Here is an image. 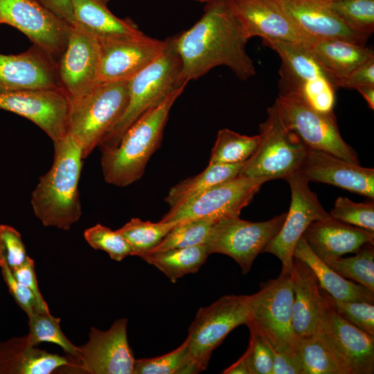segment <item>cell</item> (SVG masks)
<instances>
[{
	"label": "cell",
	"mask_w": 374,
	"mask_h": 374,
	"mask_svg": "<svg viewBox=\"0 0 374 374\" xmlns=\"http://www.w3.org/2000/svg\"><path fill=\"white\" fill-rule=\"evenodd\" d=\"M181 62V77L188 82L212 69L224 66L242 80L256 73L246 45L249 39L226 0L207 3L201 18L174 36Z\"/></svg>",
	"instance_id": "6da1fadb"
},
{
	"label": "cell",
	"mask_w": 374,
	"mask_h": 374,
	"mask_svg": "<svg viewBox=\"0 0 374 374\" xmlns=\"http://www.w3.org/2000/svg\"><path fill=\"white\" fill-rule=\"evenodd\" d=\"M53 145L52 166L39 177L30 204L44 226L69 230L82 215L78 183L84 159L80 145L69 132Z\"/></svg>",
	"instance_id": "7a4b0ae2"
},
{
	"label": "cell",
	"mask_w": 374,
	"mask_h": 374,
	"mask_svg": "<svg viewBox=\"0 0 374 374\" xmlns=\"http://www.w3.org/2000/svg\"><path fill=\"white\" fill-rule=\"evenodd\" d=\"M186 87L143 114L116 148L100 150L102 172L107 184L126 187L142 177L151 156L161 145L170 109Z\"/></svg>",
	"instance_id": "3957f363"
},
{
	"label": "cell",
	"mask_w": 374,
	"mask_h": 374,
	"mask_svg": "<svg viewBox=\"0 0 374 374\" xmlns=\"http://www.w3.org/2000/svg\"><path fill=\"white\" fill-rule=\"evenodd\" d=\"M162 53L127 82L126 108L98 147L100 150L116 148L127 130L145 112L157 106L177 89L186 86L181 77V62L174 37L165 39Z\"/></svg>",
	"instance_id": "277c9868"
},
{
	"label": "cell",
	"mask_w": 374,
	"mask_h": 374,
	"mask_svg": "<svg viewBox=\"0 0 374 374\" xmlns=\"http://www.w3.org/2000/svg\"><path fill=\"white\" fill-rule=\"evenodd\" d=\"M128 81L101 83L69 101L68 132L80 145L86 159L124 112Z\"/></svg>",
	"instance_id": "5b68a950"
},
{
	"label": "cell",
	"mask_w": 374,
	"mask_h": 374,
	"mask_svg": "<svg viewBox=\"0 0 374 374\" xmlns=\"http://www.w3.org/2000/svg\"><path fill=\"white\" fill-rule=\"evenodd\" d=\"M259 143L238 176L285 179L298 172L309 148L283 121L274 103L259 125Z\"/></svg>",
	"instance_id": "8992f818"
},
{
	"label": "cell",
	"mask_w": 374,
	"mask_h": 374,
	"mask_svg": "<svg viewBox=\"0 0 374 374\" xmlns=\"http://www.w3.org/2000/svg\"><path fill=\"white\" fill-rule=\"evenodd\" d=\"M293 283L290 273H281L260 284L259 290L247 295L249 320L269 343L281 353L297 357L292 327Z\"/></svg>",
	"instance_id": "52a82bcc"
},
{
	"label": "cell",
	"mask_w": 374,
	"mask_h": 374,
	"mask_svg": "<svg viewBox=\"0 0 374 374\" xmlns=\"http://www.w3.org/2000/svg\"><path fill=\"white\" fill-rule=\"evenodd\" d=\"M249 319L247 295H225L199 308L186 339L191 373L206 370L213 350L229 332Z\"/></svg>",
	"instance_id": "ba28073f"
},
{
	"label": "cell",
	"mask_w": 374,
	"mask_h": 374,
	"mask_svg": "<svg viewBox=\"0 0 374 374\" xmlns=\"http://www.w3.org/2000/svg\"><path fill=\"white\" fill-rule=\"evenodd\" d=\"M286 215L287 213H283L258 222L242 220L239 216L217 220L206 243L210 255H226L240 265L243 274H247L257 256L278 233Z\"/></svg>",
	"instance_id": "9c48e42d"
},
{
	"label": "cell",
	"mask_w": 374,
	"mask_h": 374,
	"mask_svg": "<svg viewBox=\"0 0 374 374\" xmlns=\"http://www.w3.org/2000/svg\"><path fill=\"white\" fill-rule=\"evenodd\" d=\"M275 103L285 125L309 148L359 164L356 151L340 134L334 112L321 113L293 97L280 94Z\"/></svg>",
	"instance_id": "30bf717a"
},
{
	"label": "cell",
	"mask_w": 374,
	"mask_h": 374,
	"mask_svg": "<svg viewBox=\"0 0 374 374\" xmlns=\"http://www.w3.org/2000/svg\"><path fill=\"white\" fill-rule=\"evenodd\" d=\"M268 181L269 179L266 177L238 176L170 208L161 221L181 222L199 218L218 220L240 216L242 209L251 202L262 184Z\"/></svg>",
	"instance_id": "8fae6325"
},
{
	"label": "cell",
	"mask_w": 374,
	"mask_h": 374,
	"mask_svg": "<svg viewBox=\"0 0 374 374\" xmlns=\"http://www.w3.org/2000/svg\"><path fill=\"white\" fill-rule=\"evenodd\" d=\"M285 180L291 189L290 209L281 229L262 253H271L280 260L281 273H291L295 247L307 227L314 221L331 216L321 206L317 194L309 188V181L299 172Z\"/></svg>",
	"instance_id": "7c38bea8"
},
{
	"label": "cell",
	"mask_w": 374,
	"mask_h": 374,
	"mask_svg": "<svg viewBox=\"0 0 374 374\" xmlns=\"http://www.w3.org/2000/svg\"><path fill=\"white\" fill-rule=\"evenodd\" d=\"M23 33L57 62L68 42L71 25L37 0H0V24Z\"/></svg>",
	"instance_id": "4fadbf2b"
},
{
	"label": "cell",
	"mask_w": 374,
	"mask_h": 374,
	"mask_svg": "<svg viewBox=\"0 0 374 374\" xmlns=\"http://www.w3.org/2000/svg\"><path fill=\"white\" fill-rule=\"evenodd\" d=\"M99 41L98 84L128 81L155 60L166 44L143 33Z\"/></svg>",
	"instance_id": "5bb4252c"
},
{
	"label": "cell",
	"mask_w": 374,
	"mask_h": 374,
	"mask_svg": "<svg viewBox=\"0 0 374 374\" xmlns=\"http://www.w3.org/2000/svg\"><path fill=\"white\" fill-rule=\"evenodd\" d=\"M99 60V39L82 26L73 23L66 46L58 60L60 87L69 101L98 84Z\"/></svg>",
	"instance_id": "9a60e30c"
},
{
	"label": "cell",
	"mask_w": 374,
	"mask_h": 374,
	"mask_svg": "<svg viewBox=\"0 0 374 374\" xmlns=\"http://www.w3.org/2000/svg\"><path fill=\"white\" fill-rule=\"evenodd\" d=\"M0 109L32 121L53 143L68 133L69 100L60 88L0 93Z\"/></svg>",
	"instance_id": "2e32d148"
},
{
	"label": "cell",
	"mask_w": 374,
	"mask_h": 374,
	"mask_svg": "<svg viewBox=\"0 0 374 374\" xmlns=\"http://www.w3.org/2000/svg\"><path fill=\"white\" fill-rule=\"evenodd\" d=\"M127 324V319L122 318L105 331L91 327L88 341L80 347L78 367L90 374H133L135 359Z\"/></svg>",
	"instance_id": "e0dca14e"
},
{
	"label": "cell",
	"mask_w": 374,
	"mask_h": 374,
	"mask_svg": "<svg viewBox=\"0 0 374 374\" xmlns=\"http://www.w3.org/2000/svg\"><path fill=\"white\" fill-rule=\"evenodd\" d=\"M250 39H275L308 46L314 38L303 33L276 0H226Z\"/></svg>",
	"instance_id": "ac0fdd59"
},
{
	"label": "cell",
	"mask_w": 374,
	"mask_h": 374,
	"mask_svg": "<svg viewBox=\"0 0 374 374\" xmlns=\"http://www.w3.org/2000/svg\"><path fill=\"white\" fill-rule=\"evenodd\" d=\"M59 88L58 62L37 46L15 55L0 53V93Z\"/></svg>",
	"instance_id": "d6986e66"
},
{
	"label": "cell",
	"mask_w": 374,
	"mask_h": 374,
	"mask_svg": "<svg viewBox=\"0 0 374 374\" xmlns=\"http://www.w3.org/2000/svg\"><path fill=\"white\" fill-rule=\"evenodd\" d=\"M298 172L309 182L335 186L374 198V169L361 166L328 152L309 148Z\"/></svg>",
	"instance_id": "ffe728a7"
},
{
	"label": "cell",
	"mask_w": 374,
	"mask_h": 374,
	"mask_svg": "<svg viewBox=\"0 0 374 374\" xmlns=\"http://www.w3.org/2000/svg\"><path fill=\"white\" fill-rule=\"evenodd\" d=\"M325 308L320 330L346 361L353 374L374 373V335L344 320L321 288Z\"/></svg>",
	"instance_id": "44dd1931"
},
{
	"label": "cell",
	"mask_w": 374,
	"mask_h": 374,
	"mask_svg": "<svg viewBox=\"0 0 374 374\" xmlns=\"http://www.w3.org/2000/svg\"><path fill=\"white\" fill-rule=\"evenodd\" d=\"M298 28L311 38L332 39L365 46L368 36L340 18L323 0H276Z\"/></svg>",
	"instance_id": "7402d4cb"
},
{
	"label": "cell",
	"mask_w": 374,
	"mask_h": 374,
	"mask_svg": "<svg viewBox=\"0 0 374 374\" xmlns=\"http://www.w3.org/2000/svg\"><path fill=\"white\" fill-rule=\"evenodd\" d=\"M302 237L314 254L324 262L346 253H355L366 244H374V232L332 217L312 222Z\"/></svg>",
	"instance_id": "603a6c76"
},
{
	"label": "cell",
	"mask_w": 374,
	"mask_h": 374,
	"mask_svg": "<svg viewBox=\"0 0 374 374\" xmlns=\"http://www.w3.org/2000/svg\"><path fill=\"white\" fill-rule=\"evenodd\" d=\"M290 274L294 290L293 330L297 339H305L320 328L324 299L317 278L307 264L294 257Z\"/></svg>",
	"instance_id": "cb8c5ba5"
},
{
	"label": "cell",
	"mask_w": 374,
	"mask_h": 374,
	"mask_svg": "<svg viewBox=\"0 0 374 374\" xmlns=\"http://www.w3.org/2000/svg\"><path fill=\"white\" fill-rule=\"evenodd\" d=\"M262 42L282 61L279 94L293 95L308 84L328 78L308 46L275 39H262Z\"/></svg>",
	"instance_id": "d4e9b609"
},
{
	"label": "cell",
	"mask_w": 374,
	"mask_h": 374,
	"mask_svg": "<svg viewBox=\"0 0 374 374\" xmlns=\"http://www.w3.org/2000/svg\"><path fill=\"white\" fill-rule=\"evenodd\" d=\"M74 366L66 357L29 346L26 336L0 342V374H49Z\"/></svg>",
	"instance_id": "484cf974"
},
{
	"label": "cell",
	"mask_w": 374,
	"mask_h": 374,
	"mask_svg": "<svg viewBox=\"0 0 374 374\" xmlns=\"http://www.w3.org/2000/svg\"><path fill=\"white\" fill-rule=\"evenodd\" d=\"M308 47L336 88L357 68L374 57L373 50L365 46L339 39L314 38Z\"/></svg>",
	"instance_id": "4316f807"
},
{
	"label": "cell",
	"mask_w": 374,
	"mask_h": 374,
	"mask_svg": "<svg viewBox=\"0 0 374 374\" xmlns=\"http://www.w3.org/2000/svg\"><path fill=\"white\" fill-rule=\"evenodd\" d=\"M110 0H71L74 23L99 39L143 33L130 19L116 17L109 8Z\"/></svg>",
	"instance_id": "83f0119b"
},
{
	"label": "cell",
	"mask_w": 374,
	"mask_h": 374,
	"mask_svg": "<svg viewBox=\"0 0 374 374\" xmlns=\"http://www.w3.org/2000/svg\"><path fill=\"white\" fill-rule=\"evenodd\" d=\"M293 255L312 269L320 287L334 299L374 304V292L338 274L314 254L303 237L298 241Z\"/></svg>",
	"instance_id": "f1b7e54d"
},
{
	"label": "cell",
	"mask_w": 374,
	"mask_h": 374,
	"mask_svg": "<svg viewBox=\"0 0 374 374\" xmlns=\"http://www.w3.org/2000/svg\"><path fill=\"white\" fill-rule=\"evenodd\" d=\"M296 355L303 374H353L320 329L312 337L298 339Z\"/></svg>",
	"instance_id": "f546056e"
},
{
	"label": "cell",
	"mask_w": 374,
	"mask_h": 374,
	"mask_svg": "<svg viewBox=\"0 0 374 374\" xmlns=\"http://www.w3.org/2000/svg\"><path fill=\"white\" fill-rule=\"evenodd\" d=\"M210 255L206 244L148 252L141 258L175 283L184 275L198 271Z\"/></svg>",
	"instance_id": "4dcf8cb0"
},
{
	"label": "cell",
	"mask_w": 374,
	"mask_h": 374,
	"mask_svg": "<svg viewBox=\"0 0 374 374\" xmlns=\"http://www.w3.org/2000/svg\"><path fill=\"white\" fill-rule=\"evenodd\" d=\"M244 163L208 164L197 175L188 177L172 186L165 201L170 208L181 204L215 185L238 177Z\"/></svg>",
	"instance_id": "1f68e13d"
},
{
	"label": "cell",
	"mask_w": 374,
	"mask_h": 374,
	"mask_svg": "<svg viewBox=\"0 0 374 374\" xmlns=\"http://www.w3.org/2000/svg\"><path fill=\"white\" fill-rule=\"evenodd\" d=\"M179 222H152L139 218H132L118 229L132 249V256L142 258L155 248L168 233Z\"/></svg>",
	"instance_id": "d6a6232c"
},
{
	"label": "cell",
	"mask_w": 374,
	"mask_h": 374,
	"mask_svg": "<svg viewBox=\"0 0 374 374\" xmlns=\"http://www.w3.org/2000/svg\"><path fill=\"white\" fill-rule=\"evenodd\" d=\"M259 143V135L247 136L229 129L218 131L208 164L246 162Z\"/></svg>",
	"instance_id": "836d02e7"
},
{
	"label": "cell",
	"mask_w": 374,
	"mask_h": 374,
	"mask_svg": "<svg viewBox=\"0 0 374 374\" xmlns=\"http://www.w3.org/2000/svg\"><path fill=\"white\" fill-rule=\"evenodd\" d=\"M28 319L29 332L26 337L29 346H36L42 342L55 344L78 361L79 366L80 348L73 345L64 335L60 326L59 318L52 316L50 312H37Z\"/></svg>",
	"instance_id": "e575fe53"
},
{
	"label": "cell",
	"mask_w": 374,
	"mask_h": 374,
	"mask_svg": "<svg viewBox=\"0 0 374 374\" xmlns=\"http://www.w3.org/2000/svg\"><path fill=\"white\" fill-rule=\"evenodd\" d=\"M325 263L344 278L374 292V244H364L353 256H341Z\"/></svg>",
	"instance_id": "d590c367"
},
{
	"label": "cell",
	"mask_w": 374,
	"mask_h": 374,
	"mask_svg": "<svg viewBox=\"0 0 374 374\" xmlns=\"http://www.w3.org/2000/svg\"><path fill=\"white\" fill-rule=\"evenodd\" d=\"M216 221L211 218H199L179 222L149 252L206 244Z\"/></svg>",
	"instance_id": "8d00e7d4"
},
{
	"label": "cell",
	"mask_w": 374,
	"mask_h": 374,
	"mask_svg": "<svg viewBox=\"0 0 374 374\" xmlns=\"http://www.w3.org/2000/svg\"><path fill=\"white\" fill-rule=\"evenodd\" d=\"M187 341L165 355L135 359L133 374L191 373L188 362Z\"/></svg>",
	"instance_id": "74e56055"
},
{
	"label": "cell",
	"mask_w": 374,
	"mask_h": 374,
	"mask_svg": "<svg viewBox=\"0 0 374 374\" xmlns=\"http://www.w3.org/2000/svg\"><path fill=\"white\" fill-rule=\"evenodd\" d=\"M329 7L356 30L369 37L374 30V0L328 2Z\"/></svg>",
	"instance_id": "f35d334b"
},
{
	"label": "cell",
	"mask_w": 374,
	"mask_h": 374,
	"mask_svg": "<svg viewBox=\"0 0 374 374\" xmlns=\"http://www.w3.org/2000/svg\"><path fill=\"white\" fill-rule=\"evenodd\" d=\"M84 238L90 247L108 253L116 261L132 256V249L126 240L116 231L97 224L84 232Z\"/></svg>",
	"instance_id": "ab89813d"
},
{
	"label": "cell",
	"mask_w": 374,
	"mask_h": 374,
	"mask_svg": "<svg viewBox=\"0 0 374 374\" xmlns=\"http://www.w3.org/2000/svg\"><path fill=\"white\" fill-rule=\"evenodd\" d=\"M332 217L344 223L374 232V203H356L339 197L330 212Z\"/></svg>",
	"instance_id": "60d3db41"
},
{
	"label": "cell",
	"mask_w": 374,
	"mask_h": 374,
	"mask_svg": "<svg viewBox=\"0 0 374 374\" xmlns=\"http://www.w3.org/2000/svg\"><path fill=\"white\" fill-rule=\"evenodd\" d=\"M249 332V343L243 354L249 374H271L273 355L267 340L258 332L249 319L246 323Z\"/></svg>",
	"instance_id": "b9f144b4"
},
{
	"label": "cell",
	"mask_w": 374,
	"mask_h": 374,
	"mask_svg": "<svg viewBox=\"0 0 374 374\" xmlns=\"http://www.w3.org/2000/svg\"><path fill=\"white\" fill-rule=\"evenodd\" d=\"M326 294L341 317L364 332L374 335V304L340 301L332 297L327 292Z\"/></svg>",
	"instance_id": "7bdbcfd3"
},
{
	"label": "cell",
	"mask_w": 374,
	"mask_h": 374,
	"mask_svg": "<svg viewBox=\"0 0 374 374\" xmlns=\"http://www.w3.org/2000/svg\"><path fill=\"white\" fill-rule=\"evenodd\" d=\"M28 257L20 233L11 226L0 224V263L7 264L12 270Z\"/></svg>",
	"instance_id": "ee69618b"
},
{
	"label": "cell",
	"mask_w": 374,
	"mask_h": 374,
	"mask_svg": "<svg viewBox=\"0 0 374 374\" xmlns=\"http://www.w3.org/2000/svg\"><path fill=\"white\" fill-rule=\"evenodd\" d=\"M1 274L8 290L17 305L28 317L40 312L37 301L33 293L25 285L18 282L14 277L12 270L4 262L0 263Z\"/></svg>",
	"instance_id": "f6af8a7d"
},
{
	"label": "cell",
	"mask_w": 374,
	"mask_h": 374,
	"mask_svg": "<svg viewBox=\"0 0 374 374\" xmlns=\"http://www.w3.org/2000/svg\"><path fill=\"white\" fill-rule=\"evenodd\" d=\"M12 273L18 282L27 287L33 293L40 312H49L48 305L39 290L34 260L28 256L24 263L12 269Z\"/></svg>",
	"instance_id": "bcb514c9"
},
{
	"label": "cell",
	"mask_w": 374,
	"mask_h": 374,
	"mask_svg": "<svg viewBox=\"0 0 374 374\" xmlns=\"http://www.w3.org/2000/svg\"><path fill=\"white\" fill-rule=\"evenodd\" d=\"M365 85H374V57L360 65L337 87L357 89Z\"/></svg>",
	"instance_id": "7dc6e473"
},
{
	"label": "cell",
	"mask_w": 374,
	"mask_h": 374,
	"mask_svg": "<svg viewBox=\"0 0 374 374\" xmlns=\"http://www.w3.org/2000/svg\"><path fill=\"white\" fill-rule=\"evenodd\" d=\"M269 346L273 355L271 374H303V367L297 357L278 353L270 344Z\"/></svg>",
	"instance_id": "c3c4849f"
},
{
	"label": "cell",
	"mask_w": 374,
	"mask_h": 374,
	"mask_svg": "<svg viewBox=\"0 0 374 374\" xmlns=\"http://www.w3.org/2000/svg\"><path fill=\"white\" fill-rule=\"evenodd\" d=\"M69 24L74 23L71 0H37Z\"/></svg>",
	"instance_id": "681fc988"
},
{
	"label": "cell",
	"mask_w": 374,
	"mask_h": 374,
	"mask_svg": "<svg viewBox=\"0 0 374 374\" xmlns=\"http://www.w3.org/2000/svg\"><path fill=\"white\" fill-rule=\"evenodd\" d=\"M223 374H249L244 357L242 356L234 364L226 368Z\"/></svg>",
	"instance_id": "f907efd6"
},
{
	"label": "cell",
	"mask_w": 374,
	"mask_h": 374,
	"mask_svg": "<svg viewBox=\"0 0 374 374\" xmlns=\"http://www.w3.org/2000/svg\"><path fill=\"white\" fill-rule=\"evenodd\" d=\"M366 101L368 107L374 109V85H365L356 89Z\"/></svg>",
	"instance_id": "816d5d0a"
},
{
	"label": "cell",
	"mask_w": 374,
	"mask_h": 374,
	"mask_svg": "<svg viewBox=\"0 0 374 374\" xmlns=\"http://www.w3.org/2000/svg\"><path fill=\"white\" fill-rule=\"evenodd\" d=\"M197 1L208 3V2L216 1V0H197Z\"/></svg>",
	"instance_id": "f5cc1de1"
},
{
	"label": "cell",
	"mask_w": 374,
	"mask_h": 374,
	"mask_svg": "<svg viewBox=\"0 0 374 374\" xmlns=\"http://www.w3.org/2000/svg\"><path fill=\"white\" fill-rule=\"evenodd\" d=\"M328 2H332V1H341V0H323Z\"/></svg>",
	"instance_id": "db71d44e"
}]
</instances>
